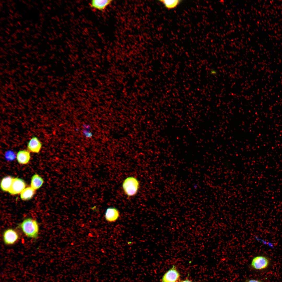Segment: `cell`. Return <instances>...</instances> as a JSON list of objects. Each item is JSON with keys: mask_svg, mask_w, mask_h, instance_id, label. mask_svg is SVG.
<instances>
[{"mask_svg": "<svg viewBox=\"0 0 282 282\" xmlns=\"http://www.w3.org/2000/svg\"><path fill=\"white\" fill-rule=\"evenodd\" d=\"M112 1L111 0H93L90 2L89 5L93 9L103 11L111 4Z\"/></svg>", "mask_w": 282, "mask_h": 282, "instance_id": "obj_8", "label": "cell"}, {"mask_svg": "<svg viewBox=\"0 0 282 282\" xmlns=\"http://www.w3.org/2000/svg\"><path fill=\"white\" fill-rule=\"evenodd\" d=\"M119 213L116 208L111 207L107 208L106 210L105 217L106 220L110 222L116 221L119 217Z\"/></svg>", "mask_w": 282, "mask_h": 282, "instance_id": "obj_10", "label": "cell"}, {"mask_svg": "<svg viewBox=\"0 0 282 282\" xmlns=\"http://www.w3.org/2000/svg\"><path fill=\"white\" fill-rule=\"evenodd\" d=\"M180 282H193L191 280H189L187 279L184 280H182Z\"/></svg>", "mask_w": 282, "mask_h": 282, "instance_id": "obj_17", "label": "cell"}, {"mask_svg": "<svg viewBox=\"0 0 282 282\" xmlns=\"http://www.w3.org/2000/svg\"><path fill=\"white\" fill-rule=\"evenodd\" d=\"M18 227L27 237L35 239L38 237L39 226L36 220L31 218H26L19 225Z\"/></svg>", "mask_w": 282, "mask_h": 282, "instance_id": "obj_1", "label": "cell"}, {"mask_svg": "<svg viewBox=\"0 0 282 282\" xmlns=\"http://www.w3.org/2000/svg\"><path fill=\"white\" fill-rule=\"evenodd\" d=\"M246 282H263L262 281L257 279H251L248 280Z\"/></svg>", "mask_w": 282, "mask_h": 282, "instance_id": "obj_16", "label": "cell"}, {"mask_svg": "<svg viewBox=\"0 0 282 282\" xmlns=\"http://www.w3.org/2000/svg\"><path fill=\"white\" fill-rule=\"evenodd\" d=\"M19 236L16 231L12 228L8 229L4 231L3 239L4 243L7 245L14 244L18 239Z\"/></svg>", "mask_w": 282, "mask_h": 282, "instance_id": "obj_4", "label": "cell"}, {"mask_svg": "<svg viewBox=\"0 0 282 282\" xmlns=\"http://www.w3.org/2000/svg\"><path fill=\"white\" fill-rule=\"evenodd\" d=\"M35 193V190L31 186L25 188L20 193L21 199L24 201L31 199Z\"/></svg>", "mask_w": 282, "mask_h": 282, "instance_id": "obj_12", "label": "cell"}, {"mask_svg": "<svg viewBox=\"0 0 282 282\" xmlns=\"http://www.w3.org/2000/svg\"><path fill=\"white\" fill-rule=\"evenodd\" d=\"M43 178L37 174L34 175L32 177L31 186L35 190L39 188L44 183Z\"/></svg>", "mask_w": 282, "mask_h": 282, "instance_id": "obj_13", "label": "cell"}, {"mask_svg": "<svg viewBox=\"0 0 282 282\" xmlns=\"http://www.w3.org/2000/svg\"><path fill=\"white\" fill-rule=\"evenodd\" d=\"M180 276L179 273L174 266L168 271L163 275L162 282H177Z\"/></svg>", "mask_w": 282, "mask_h": 282, "instance_id": "obj_6", "label": "cell"}, {"mask_svg": "<svg viewBox=\"0 0 282 282\" xmlns=\"http://www.w3.org/2000/svg\"><path fill=\"white\" fill-rule=\"evenodd\" d=\"M30 152L27 149L19 150L16 154V158L20 164H25L28 163L31 158Z\"/></svg>", "mask_w": 282, "mask_h": 282, "instance_id": "obj_9", "label": "cell"}, {"mask_svg": "<svg viewBox=\"0 0 282 282\" xmlns=\"http://www.w3.org/2000/svg\"><path fill=\"white\" fill-rule=\"evenodd\" d=\"M209 73L211 75L214 76L217 74L218 72L215 69H211L210 70Z\"/></svg>", "mask_w": 282, "mask_h": 282, "instance_id": "obj_15", "label": "cell"}, {"mask_svg": "<svg viewBox=\"0 0 282 282\" xmlns=\"http://www.w3.org/2000/svg\"><path fill=\"white\" fill-rule=\"evenodd\" d=\"M168 10L176 8L180 3L181 1L179 0H162L159 1Z\"/></svg>", "mask_w": 282, "mask_h": 282, "instance_id": "obj_14", "label": "cell"}, {"mask_svg": "<svg viewBox=\"0 0 282 282\" xmlns=\"http://www.w3.org/2000/svg\"><path fill=\"white\" fill-rule=\"evenodd\" d=\"M14 178L10 176L4 177L1 183V187L2 191L9 192L11 187Z\"/></svg>", "mask_w": 282, "mask_h": 282, "instance_id": "obj_11", "label": "cell"}, {"mask_svg": "<svg viewBox=\"0 0 282 282\" xmlns=\"http://www.w3.org/2000/svg\"><path fill=\"white\" fill-rule=\"evenodd\" d=\"M140 187L139 181L136 177L130 176L125 178L122 182V187L124 194L127 197L135 196L138 193Z\"/></svg>", "mask_w": 282, "mask_h": 282, "instance_id": "obj_2", "label": "cell"}, {"mask_svg": "<svg viewBox=\"0 0 282 282\" xmlns=\"http://www.w3.org/2000/svg\"><path fill=\"white\" fill-rule=\"evenodd\" d=\"M42 144L41 142L36 136L33 137L27 144V149L30 152L38 153L41 150Z\"/></svg>", "mask_w": 282, "mask_h": 282, "instance_id": "obj_7", "label": "cell"}, {"mask_svg": "<svg viewBox=\"0 0 282 282\" xmlns=\"http://www.w3.org/2000/svg\"><path fill=\"white\" fill-rule=\"evenodd\" d=\"M270 260L268 257L263 255H259L253 258L251 266L256 270H262L267 269L269 266Z\"/></svg>", "mask_w": 282, "mask_h": 282, "instance_id": "obj_3", "label": "cell"}, {"mask_svg": "<svg viewBox=\"0 0 282 282\" xmlns=\"http://www.w3.org/2000/svg\"><path fill=\"white\" fill-rule=\"evenodd\" d=\"M26 186L25 183L22 179L17 178H14L8 192L12 195L20 194L25 188Z\"/></svg>", "mask_w": 282, "mask_h": 282, "instance_id": "obj_5", "label": "cell"}]
</instances>
